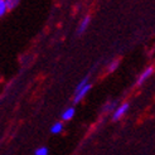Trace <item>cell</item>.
<instances>
[{
	"label": "cell",
	"mask_w": 155,
	"mask_h": 155,
	"mask_svg": "<svg viewBox=\"0 0 155 155\" xmlns=\"http://www.w3.org/2000/svg\"><path fill=\"white\" fill-rule=\"evenodd\" d=\"M153 71H154V67H148V68H146L145 69V71L140 74V77H139V78H137V82H136V84H137V86H140V84H143L146 80H148L149 78V77L153 74Z\"/></svg>",
	"instance_id": "3957f363"
},
{
	"label": "cell",
	"mask_w": 155,
	"mask_h": 155,
	"mask_svg": "<svg viewBox=\"0 0 155 155\" xmlns=\"http://www.w3.org/2000/svg\"><path fill=\"white\" fill-rule=\"evenodd\" d=\"M88 80H90V78H88V76H87V77H84V78H83V80H82V81L78 83V86L76 87V91H78L80 88H82V87L84 86V84H86V83L88 82Z\"/></svg>",
	"instance_id": "30bf717a"
},
{
	"label": "cell",
	"mask_w": 155,
	"mask_h": 155,
	"mask_svg": "<svg viewBox=\"0 0 155 155\" xmlns=\"http://www.w3.org/2000/svg\"><path fill=\"white\" fill-rule=\"evenodd\" d=\"M6 12H8V6H6L5 0H0V18L4 17Z\"/></svg>",
	"instance_id": "ba28073f"
},
{
	"label": "cell",
	"mask_w": 155,
	"mask_h": 155,
	"mask_svg": "<svg viewBox=\"0 0 155 155\" xmlns=\"http://www.w3.org/2000/svg\"><path fill=\"white\" fill-rule=\"evenodd\" d=\"M90 20H91L90 15H87V17L83 18V20L81 21V24H80V27H78V34H82L83 32H86V29H87V27H88V24H90Z\"/></svg>",
	"instance_id": "5b68a950"
},
{
	"label": "cell",
	"mask_w": 155,
	"mask_h": 155,
	"mask_svg": "<svg viewBox=\"0 0 155 155\" xmlns=\"http://www.w3.org/2000/svg\"><path fill=\"white\" fill-rule=\"evenodd\" d=\"M74 107H68L66 108V110L62 112V120L63 121H69L71 119H73V116H74Z\"/></svg>",
	"instance_id": "277c9868"
},
{
	"label": "cell",
	"mask_w": 155,
	"mask_h": 155,
	"mask_svg": "<svg viewBox=\"0 0 155 155\" xmlns=\"http://www.w3.org/2000/svg\"><path fill=\"white\" fill-rule=\"evenodd\" d=\"M117 66H119V61H114L112 63L110 64V67H108V69H107V71H108V72H114L115 69L117 68Z\"/></svg>",
	"instance_id": "8fae6325"
},
{
	"label": "cell",
	"mask_w": 155,
	"mask_h": 155,
	"mask_svg": "<svg viewBox=\"0 0 155 155\" xmlns=\"http://www.w3.org/2000/svg\"><path fill=\"white\" fill-rule=\"evenodd\" d=\"M48 153H49V150H48V148H45V146L38 148V149L34 151L35 155H48Z\"/></svg>",
	"instance_id": "9c48e42d"
},
{
	"label": "cell",
	"mask_w": 155,
	"mask_h": 155,
	"mask_svg": "<svg viewBox=\"0 0 155 155\" xmlns=\"http://www.w3.org/2000/svg\"><path fill=\"white\" fill-rule=\"evenodd\" d=\"M21 2V0H5V3H6V6H8V10H13L15 9L19 3Z\"/></svg>",
	"instance_id": "52a82bcc"
},
{
	"label": "cell",
	"mask_w": 155,
	"mask_h": 155,
	"mask_svg": "<svg viewBox=\"0 0 155 155\" xmlns=\"http://www.w3.org/2000/svg\"><path fill=\"white\" fill-rule=\"evenodd\" d=\"M62 130H63V124L62 122H56V124H53L52 125L51 133L52 134H59V133H62Z\"/></svg>",
	"instance_id": "8992f818"
},
{
	"label": "cell",
	"mask_w": 155,
	"mask_h": 155,
	"mask_svg": "<svg viewBox=\"0 0 155 155\" xmlns=\"http://www.w3.org/2000/svg\"><path fill=\"white\" fill-rule=\"evenodd\" d=\"M127 110H129V104L127 102H125V104H122V105H120L116 110L114 111V115H112V120L114 121H119L124 115H125L126 112H127Z\"/></svg>",
	"instance_id": "7a4b0ae2"
},
{
	"label": "cell",
	"mask_w": 155,
	"mask_h": 155,
	"mask_svg": "<svg viewBox=\"0 0 155 155\" xmlns=\"http://www.w3.org/2000/svg\"><path fill=\"white\" fill-rule=\"evenodd\" d=\"M91 83H86V84H84V86L82 87V88H80L78 91H76V94H74V100H73V101H74V104H78L80 101H82V100L84 98V97H86V95L88 94V92H90V90H91Z\"/></svg>",
	"instance_id": "6da1fadb"
}]
</instances>
